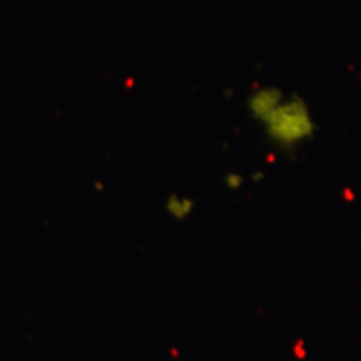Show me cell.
<instances>
[{
    "instance_id": "obj_1",
    "label": "cell",
    "mask_w": 361,
    "mask_h": 361,
    "mask_svg": "<svg viewBox=\"0 0 361 361\" xmlns=\"http://www.w3.org/2000/svg\"><path fill=\"white\" fill-rule=\"evenodd\" d=\"M268 141L281 151H295L313 139L316 123L310 104L303 97L286 96L263 124Z\"/></svg>"
},
{
    "instance_id": "obj_2",
    "label": "cell",
    "mask_w": 361,
    "mask_h": 361,
    "mask_svg": "<svg viewBox=\"0 0 361 361\" xmlns=\"http://www.w3.org/2000/svg\"><path fill=\"white\" fill-rule=\"evenodd\" d=\"M286 97V94L278 87H259L251 94L247 99V109L255 121H258L259 124H263L268 117L276 111V107L283 102V99Z\"/></svg>"
}]
</instances>
